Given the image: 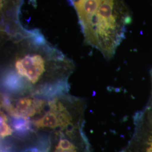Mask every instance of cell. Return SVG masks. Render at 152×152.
<instances>
[{
  "label": "cell",
  "instance_id": "6da1fadb",
  "mask_svg": "<svg viewBox=\"0 0 152 152\" xmlns=\"http://www.w3.org/2000/svg\"><path fill=\"white\" fill-rule=\"evenodd\" d=\"M2 43L1 81L7 91L54 97L68 89V78L75 70L73 61L38 30L26 29L2 39Z\"/></svg>",
  "mask_w": 152,
  "mask_h": 152
},
{
  "label": "cell",
  "instance_id": "7a4b0ae2",
  "mask_svg": "<svg viewBox=\"0 0 152 152\" xmlns=\"http://www.w3.org/2000/svg\"><path fill=\"white\" fill-rule=\"evenodd\" d=\"M130 15L122 0H95L80 24L84 42L112 58L125 37Z\"/></svg>",
  "mask_w": 152,
  "mask_h": 152
},
{
  "label": "cell",
  "instance_id": "3957f363",
  "mask_svg": "<svg viewBox=\"0 0 152 152\" xmlns=\"http://www.w3.org/2000/svg\"><path fill=\"white\" fill-rule=\"evenodd\" d=\"M46 103L45 100L37 97L26 96L15 100L7 93L1 94V107L12 117H32L39 113Z\"/></svg>",
  "mask_w": 152,
  "mask_h": 152
},
{
  "label": "cell",
  "instance_id": "277c9868",
  "mask_svg": "<svg viewBox=\"0 0 152 152\" xmlns=\"http://www.w3.org/2000/svg\"><path fill=\"white\" fill-rule=\"evenodd\" d=\"M7 118L4 112L1 111V137L4 139L6 136L12 135V130L11 127L7 124Z\"/></svg>",
  "mask_w": 152,
  "mask_h": 152
},
{
  "label": "cell",
  "instance_id": "5b68a950",
  "mask_svg": "<svg viewBox=\"0 0 152 152\" xmlns=\"http://www.w3.org/2000/svg\"><path fill=\"white\" fill-rule=\"evenodd\" d=\"M14 121H13V127L16 131H23L29 129V122L28 118L23 117H13Z\"/></svg>",
  "mask_w": 152,
  "mask_h": 152
},
{
  "label": "cell",
  "instance_id": "8992f818",
  "mask_svg": "<svg viewBox=\"0 0 152 152\" xmlns=\"http://www.w3.org/2000/svg\"><path fill=\"white\" fill-rule=\"evenodd\" d=\"M76 147L70 141L65 139H60L56 149L65 152H77Z\"/></svg>",
  "mask_w": 152,
  "mask_h": 152
},
{
  "label": "cell",
  "instance_id": "52a82bcc",
  "mask_svg": "<svg viewBox=\"0 0 152 152\" xmlns=\"http://www.w3.org/2000/svg\"><path fill=\"white\" fill-rule=\"evenodd\" d=\"M76 1H77V0H68V1H69V2H71L72 5H73V4L75 2H76Z\"/></svg>",
  "mask_w": 152,
  "mask_h": 152
},
{
  "label": "cell",
  "instance_id": "ba28073f",
  "mask_svg": "<svg viewBox=\"0 0 152 152\" xmlns=\"http://www.w3.org/2000/svg\"><path fill=\"white\" fill-rule=\"evenodd\" d=\"M149 140H150V142H149V144H150V145L151 146H152V137L149 139Z\"/></svg>",
  "mask_w": 152,
  "mask_h": 152
},
{
  "label": "cell",
  "instance_id": "9c48e42d",
  "mask_svg": "<svg viewBox=\"0 0 152 152\" xmlns=\"http://www.w3.org/2000/svg\"><path fill=\"white\" fill-rule=\"evenodd\" d=\"M55 152H63V151H60V150H58V149H56V151H55Z\"/></svg>",
  "mask_w": 152,
  "mask_h": 152
}]
</instances>
